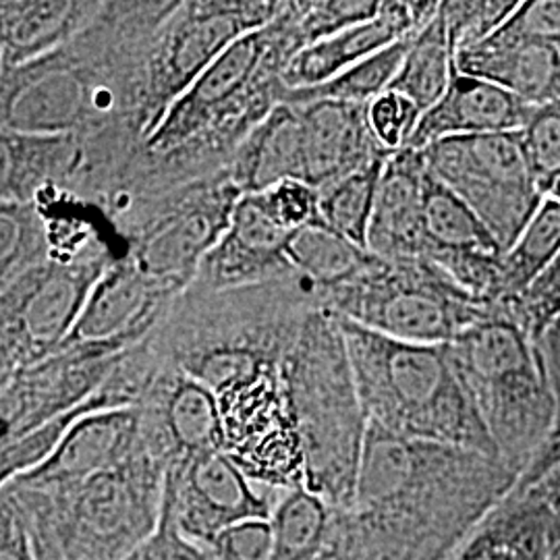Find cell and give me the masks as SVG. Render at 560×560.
<instances>
[{
  "label": "cell",
  "mask_w": 560,
  "mask_h": 560,
  "mask_svg": "<svg viewBox=\"0 0 560 560\" xmlns=\"http://www.w3.org/2000/svg\"><path fill=\"white\" fill-rule=\"evenodd\" d=\"M441 2H382L374 20L305 46L282 73L284 90H310L421 30L439 13Z\"/></svg>",
  "instance_id": "ffe728a7"
},
{
  "label": "cell",
  "mask_w": 560,
  "mask_h": 560,
  "mask_svg": "<svg viewBox=\"0 0 560 560\" xmlns=\"http://www.w3.org/2000/svg\"><path fill=\"white\" fill-rule=\"evenodd\" d=\"M303 131L305 183L324 189L363 166L393 156L374 138L368 106L339 101L293 104Z\"/></svg>",
  "instance_id": "44dd1931"
},
{
  "label": "cell",
  "mask_w": 560,
  "mask_h": 560,
  "mask_svg": "<svg viewBox=\"0 0 560 560\" xmlns=\"http://www.w3.org/2000/svg\"><path fill=\"white\" fill-rule=\"evenodd\" d=\"M548 198H555V200L560 201V179L557 180V185L552 187V191H550V196Z\"/></svg>",
  "instance_id": "f907efd6"
},
{
  "label": "cell",
  "mask_w": 560,
  "mask_h": 560,
  "mask_svg": "<svg viewBox=\"0 0 560 560\" xmlns=\"http://www.w3.org/2000/svg\"><path fill=\"white\" fill-rule=\"evenodd\" d=\"M546 560H560V520H557V517H555L552 525H550Z\"/></svg>",
  "instance_id": "c3c4849f"
},
{
  "label": "cell",
  "mask_w": 560,
  "mask_h": 560,
  "mask_svg": "<svg viewBox=\"0 0 560 560\" xmlns=\"http://www.w3.org/2000/svg\"><path fill=\"white\" fill-rule=\"evenodd\" d=\"M448 349L499 457L523 476L560 413L540 347L501 314L463 330Z\"/></svg>",
  "instance_id": "ba28073f"
},
{
  "label": "cell",
  "mask_w": 560,
  "mask_h": 560,
  "mask_svg": "<svg viewBox=\"0 0 560 560\" xmlns=\"http://www.w3.org/2000/svg\"><path fill=\"white\" fill-rule=\"evenodd\" d=\"M416 34L395 42L381 52L361 60L351 69L342 71L335 80L326 81L310 90H284L280 102L307 104L316 101H339L368 106L370 102L376 101L384 92L390 90L393 81L399 75L400 65L407 57Z\"/></svg>",
  "instance_id": "d6a6232c"
},
{
  "label": "cell",
  "mask_w": 560,
  "mask_h": 560,
  "mask_svg": "<svg viewBox=\"0 0 560 560\" xmlns=\"http://www.w3.org/2000/svg\"><path fill=\"white\" fill-rule=\"evenodd\" d=\"M300 50L295 2H287L277 20L235 42L168 106L102 203L127 241L180 189L226 173L241 141L280 104L282 73Z\"/></svg>",
  "instance_id": "7a4b0ae2"
},
{
  "label": "cell",
  "mask_w": 560,
  "mask_h": 560,
  "mask_svg": "<svg viewBox=\"0 0 560 560\" xmlns=\"http://www.w3.org/2000/svg\"><path fill=\"white\" fill-rule=\"evenodd\" d=\"M335 509L307 488L282 492L272 511L270 560H318L330 540Z\"/></svg>",
  "instance_id": "4dcf8cb0"
},
{
  "label": "cell",
  "mask_w": 560,
  "mask_h": 560,
  "mask_svg": "<svg viewBox=\"0 0 560 560\" xmlns=\"http://www.w3.org/2000/svg\"><path fill=\"white\" fill-rule=\"evenodd\" d=\"M241 196L229 173L180 189L129 237L127 260L180 295L226 231Z\"/></svg>",
  "instance_id": "5bb4252c"
},
{
  "label": "cell",
  "mask_w": 560,
  "mask_h": 560,
  "mask_svg": "<svg viewBox=\"0 0 560 560\" xmlns=\"http://www.w3.org/2000/svg\"><path fill=\"white\" fill-rule=\"evenodd\" d=\"M256 196L261 208L282 229L295 233L305 226L320 224V189L300 179L282 180Z\"/></svg>",
  "instance_id": "ab89813d"
},
{
  "label": "cell",
  "mask_w": 560,
  "mask_h": 560,
  "mask_svg": "<svg viewBox=\"0 0 560 560\" xmlns=\"http://www.w3.org/2000/svg\"><path fill=\"white\" fill-rule=\"evenodd\" d=\"M0 560H40L15 506L0 499Z\"/></svg>",
  "instance_id": "f6af8a7d"
},
{
  "label": "cell",
  "mask_w": 560,
  "mask_h": 560,
  "mask_svg": "<svg viewBox=\"0 0 560 560\" xmlns=\"http://www.w3.org/2000/svg\"><path fill=\"white\" fill-rule=\"evenodd\" d=\"M46 240L32 201H0V284L46 264Z\"/></svg>",
  "instance_id": "e575fe53"
},
{
  "label": "cell",
  "mask_w": 560,
  "mask_h": 560,
  "mask_svg": "<svg viewBox=\"0 0 560 560\" xmlns=\"http://www.w3.org/2000/svg\"><path fill=\"white\" fill-rule=\"evenodd\" d=\"M272 538L270 520L241 521L219 534L210 548L219 560H270Z\"/></svg>",
  "instance_id": "ee69618b"
},
{
  "label": "cell",
  "mask_w": 560,
  "mask_h": 560,
  "mask_svg": "<svg viewBox=\"0 0 560 560\" xmlns=\"http://www.w3.org/2000/svg\"><path fill=\"white\" fill-rule=\"evenodd\" d=\"M318 307L316 287L300 275L221 293L187 287L150 340L164 360L219 397L280 370Z\"/></svg>",
  "instance_id": "277c9868"
},
{
  "label": "cell",
  "mask_w": 560,
  "mask_h": 560,
  "mask_svg": "<svg viewBox=\"0 0 560 560\" xmlns=\"http://www.w3.org/2000/svg\"><path fill=\"white\" fill-rule=\"evenodd\" d=\"M277 501L224 451L177 460L166 469L162 504L187 538L208 546L241 521L270 520Z\"/></svg>",
  "instance_id": "2e32d148"
},
{
  "label": "cell",
  "mask_w": 560,
  "mask_h": 560,
  "mask_svg": "<svg viewBox=\"0 0 560 560\" xmlns=\"http://www.w3.org/2000/svg\"><path fill=\"white\" fill-rule=\"evenodd\" d=\"M175 0L104 2L78 38L0 73V125L27 136H148L143 75L150 42Z\"/></svg>",
  "instance_id": "3957f363"
},
{
  "label": "cell",
  "mask_w": 560,
  "mask_h": 560,
  "mask_svg": "<svg viewBox=\"0 0 560 560\" xmlns=\"http://www.w3.org/2000/svg\"><path fill=\"white\" fill-rule=\"evenodd\" d=\"M127 351L115 345L73 342L2 382V444L85 405L113 376Z\"/></svg>",
  "instance_id": "9a60e30c"
},
{
  "label": "cell",
  "mask_w": 560,
  "mask_h": 560,
  "mask_svg": "<svg viewBox=\"0 0 560 560\" xmlns=\"http://www.w3.org/2000/svg\"><path fill=\"white\" fill-rule=\"evenodd\" d=\"M305 455V488L335 511L351 506L368 418L339 320L314 310L282 363Z\"/></svg>",
  "instance_id": "52a82bcc"
},
{
  "label": "cell",
  "mask_w": 560,
  "mask_h": 560,
  "mask_svg": "<svg viewBox=\"0 0 560 560\" xmlns=\"http://www.w3.org/2000/svg\"><path fill=\"white\" fill-rule=\"evenodd\" d=\"M388 159L390 156L374 161L358 173L320 189L322 222L363 249H368L370 222L374 217L382 171Z\"/></svg>",
  "instance_id": "836d02e7"
},
{
  "label": "cell",
  "mask_w": 560,
  "mask_h": 560,
  "mask_svg": "<svg viewBox=\"0 0 560 560\" xmlns=\"http://www.w3.org/2000/svg\"><path fill=\"white\" fill-rule=\"evenodd\" d=\"M141 441V436H140ZM166 465L143 444L119 467L65 488L0 483L40 560H125L159 527Z\"/></svg>",
  "instance_id": "5b68a950"
},
{
  "label": "cell",
  "mask_w": 560,
  "mask_h": 560,
  "mask_svg": "<svg viewBox=\"0 0 560 560\" xmlns=\"http://www.w3.org/2000/svg\"><path fill=\"white\" fill-rule=\"evenodd\" d=\"M420 119V108L390 90L368 104L370 129L376 141L390 154H397L409 145Z\"/></svg>",
  "instance_id": "60d3db41"
},
{
  "label": "cell",
  "mask_w": 560,
  "mask_h": 560,
  "mask_svg": "<svg viewBox=\"0 0 560 560\" xmlns=\"http://www.w3.org/2000/svg\"><path fill=\"white\" fill-rule=\"evenodd\" d=\"M536 106L520 101L492 81L455 71L441 101L421 115L420 125L407 148L425 150L448 138L521 131Z\"/></svg>",
  "instance_id": "603a6c76"
},
{
  "label": "cell",
  "mask_w": 560,
  "mask_h": 560,
  "mask_svg": "<svg viewBox=\"0 0 560 560\" xmlns=\"http://www.w3.org/2000/svg\"><path fill=\"white\" fill-rule=\"evenodd\" d=\"M243 196L260 194L289 179L305 180L300 110L280 102L241 141L226 168Z\"/></svg>",
  "instance_id": "4316f807"
},
{
  "label": "cell",
  "mask_w": 560,
  "mask_h": 560,
  "mask_svg": "<svg viewBox=\"0 0 560 560\" xmlns=\"http://www.w3.org/2000/svg\"><path fill=\"white\" fill-rule=\"evenodd\" d=\"M110 266L108 260L46 261L0 284V384L59 351Z\"/></svg>",
  "instance_id": "7c38bea8"
},
{
  "label": "cell",
  "mask_w": 560,
  "mask_h": 560,
  "mask_svg": "<svg viewBox=\"0 0 560 560\" xmlns=\"http://www.w3.org/2000/svg\"><path fill=\"white\" fill-rule=\"evenodd\" d=\"M492 36L560 48V0L520 2L513 15Z\"/></svg>",
  "instance_id": "b9f144b4"
},
{
  "label": "cell",
  "mask_w": 560,
  "mask_h": 560,
  "mask_svg": "<svg viewBox=\"0 0 560 560\" xmlns=\"http://www.w3.org/2000/svg\"><path fill=\"white\" fill-rule=\"evenodd\" d=\"M138 409L141 444L166 467L224 451L217 395L166 360Z\"/></svg>",
  "instance_id": "e0dca14e"
},
{
  "label": "cell",
  "mask_w": 560,
  "mask_h": 560,
  "mask_svg": "<svg viewBox=\"0 0 560 560\" xmlns=\"http://www.w3.org/2000/svg\"><path fill=\"white\" fill-rule=\"evenodd\" d=\"M428 164L421 150L405 148L382 171L368 252L382 261L420 260L425 254L423 203Z\"/></svg>",
  "instance_id": "cb8c5ba5"
},
{
  "label": "cell",
  "mask_w": 560,
  "mask_h": 560,
  "mask_svg": "<svg viewBox=\"0 0 560 560\" xmlns=\"http://www.w3.org/2000/svg\"><path fill=\"white\" fill-rule=\"evenodd\" d=\"M140 409L98 411L81 418L48 459L13 480L34 488H65L115 469L140 451Z\"/></svg>",
  "instance_id": "7402d4cb"
},
{
  "label": "cell",
  "mask_w": 560,
  "mask_h": 560,
  "mask_svg": "<svg viewBox=\"0 0 560 560\" xmlns=\"http://www.w3.org/2000/svg\"><path fill=\"white\" fill-rule=\"evenodd\" d=\"M289 260L301 279L316 287L322 303L326 293L360 277L378 258L320 222L293 233Z\"/></svg>",
  "instance_id": "f1b7e54d"
},
{
  "label": "cell",
  "mask_w": 560,
  "mask_h": 560,
  "mask_svg": "<svg viewBox=\"0 0 560 560\" xmlns=\"http://www.w3.org/2000/svg\"><path fill=\"white\" fill-rule=\"evenodd\" d=\"M455 71L457 55L439 7V13L421 27L411 42L390 92L409 98L423 115L444 96Z\"/></svg>",
  "instance_id": "f546056e"
},
{
  "label": "cell",
  "mask_w": 560,
  "mask_h": 560,
  "mask_svg": "<svg viewBox=\"0 0 560 560\" xmlns=\"http://www.w3.org/2000/svg\"><path fill=\"white\" fill-rule=\"evenodd\" d=\"M382 2L374 0H320L295 2V25L303 48L326 40L347 27L374 20L381 13Z\"/></svg>",
  "instance_id": "74e56055"
},
{
  "label": "cell",
  "mask_w": 560,
  "mask_h": 560,
  "mask_svg": "<svg viewBox=\"0 0 560 560\" xmlns=\"http://www.w3.org/2000/svg\"><path fill=\"white\" fill-rule=\"evenodd\" d=\"M96 0H4L0 4V73L52 55L98 18Z\"/></svg>",
  "instance_id": "d4e9b609"
},
{
  "label": "cell",
  "mask_w": 560,
  "mask_h": 560,
  "mask_svg": "<svg viewBox=\"0 0 560 560\" xmlns=\"http://www.w3.org/2000/svg\"><path fill=\"white\" fill-rule=\"evenodd\" d=\"M540 349L560 402V326L555 328L546 339L541 340Z\"/></svg>",
  "instance_id": "bcb514c9"
},
{
  "label": "cell",
  "mask_w": 560,
  "mask_h": 560,
  "mask_svg": "<svg viewBox=\"0 0 560 560\" xmlns=\"http://www.w3.org/2000/svg\"><path fill=\"white\" fill-rule=\"evenodd\" d=\"M322 307L390 339L446 345L494 314L434 261L376 260L324 295Z\"/></svg>",
  "instance_id": "9c48e42d"
},
{
  "label": "cell",
  "mask_w": 560,
  "mask_h": 560,
  "mask_svg": "<svg viewBox=\"0 0 560 560\" xmlns=\"http://www.w3.org/2000/svg\"><path fill=\"white\" fill-rule=\"evenodd\" d=\"M125 560H219L208 544L187 538L171 511L162 504L161 521L154 534Z\"/></svg>",
  "instance_id": "7bdbcfd3"
},
{
  "label": "cell",
  "mask_w": 560,
  "mask_h": 560,
  "mask_svg": "<svg viewBox=\"0 0 560 560\" xmlns=\"http://www.w3.org/2000/svg\"><path fill=\"white\" fill-rule=\"evenodd\" d=\"M502 316L520 322L521 328L540 347L560 326V254L534 280L520 300L511 303Z\"/></svg>",
  "instance_id": "d590c367"
},
{
  "label": "cell",
  "mask_w": 560,
  "mask_h": 560,
  "mask_svg": "<svg viewBox=\"0 0 560 560\" xmlns=\"http://www.w3.org/2000/svg\"><path fill=\"white\" fill-rule=\"evenodd\" d=\"M224 453L261 490L280 497L305 488V455L282 368L217 397Z\"/></svg>",
  "instance_id": "4fadbf2b"
},
{
  "label": "cell",
  "mask_w": 560,
  "mask_h": 560,
  "mask_svg": "<svg viewBox=\"0 0 560 560\" xmlns=\"http://www.w3.org/2000/svg\"><path fill=\"white\" fill-rule=\"evenodd\" d=\"M177 298V293L148 279L125 258L113 264L96 282L65 345L101 342L131 349L156 330Z\"/></svg>",
  "instance_id": "d6986e66"
},
{
  "label": "cell",
  "mask_w": 560,
  "mask_h": 560,
  "mask_svg": "<svg viewBox=\"0 0 560 560\" xmlns=\"http://www.w3.org/2000/svg\"><path fill=\"white\" fill-rule=\"evenodd\" d=\"M337 320L368 423L407 439L457 444L499 457L460 382L448 342H405L339 316Z\"/></svg>",
  "instance_id": "8992f818"
},
{
  "label": "cell",
  "mask_w": 560,
  "mask_h": 560,
  "mask_svg": "<svg viewBox=\"0 0 560 560\" xmlns=\"http://www.w3.org/2000/svg\"><path fill=\"white\" fill-rule=\"evenodd\" d=\"M421 152L428 168L480 217L504 254L546 200L521 131L448 138Z\"/></svg>",
  "instance_id": "30bf717a"
},
{
  "label": "cell",
  "mask_w": 560,
  "mask_h": 560,
  "mask_svg": "<svg viewBox=\"0 0 560 560\" xmlns=\"http://www.w3.org/2000/svg\"><path fill=\"white\" fill-rule=\"evenodd\" d=\"M560 254V201L546 198L520 240L502 258L494 307L502 314Z\"/></svg>",
  "instance_id": "1f68e13d"
},
{
  "label": "cell",
  "mask_w": 560,
  "mask_h": 560,
  "mask_svg": "<svg viewBox=\"0 0 560 560\" xmlns=\"http://www.w3.org/2000/svg\"><path fill=\"white\" fill-rule=\"evenodd\" d=\"M532 490L538 492L541 499H546V501L548 499H560V463L555 465Z\"/></svg>",
  "instance_id": "7dc6e473"
},
{
  "label": "cell",
  "mask_w": 560,
  "mask_h": 560,
  "mask_svg": "<svg viewBox=\"0 0 560 560\" xmlns=\"http://www.w3.org/2000/svg\"><path fill=\"white\" fill-rule=\"evenodd\" d=\"M293 233L261 208L256 196H241L226 231L208 252L189 287L221 293L295 277L289 260Z\"/></svg>",
  "instance_id": "ac0fdd59"
},
{
  "label": "cell",
  "mask_w": 560,
  "mask_h": 560,
  "mask_svg": "<svg viewBox=\"0 0 560 560\" xmlns=\"http://www.w3.org/2000/svg\"><path fill=\"white\" fill-rule=\"evenodd\" d=\"M520 480L499 457L368 423L355 497L326 546L349 560H448Z\"/></svg>",
  "instance_id": "6da1fadb"
},
{
  "label": "cell",
  "mask_w": 560,
  "mask_h": 560,
  "mask_svg": "<svg viewBox=\"0 0 560 560\" xmlns=\"http://www.w3.org/2000/svg\"><path fill=\"white\" fill-rule=\"evenodd\" d=\"M465 75L492 81L532 106L560 101V48L490 36L457 55Z\"/></svg>",
  "instance_id": "484cf974"
},
{
  "label": "cell",
  "mask_w": 560,
  "mask_h": 560,
  "mask_svg": "<svg viewBox=\"0 0 560 560\" xmlns=\"http://www.w3.org/2000/svg\"><path fill=\"white\" fill-rule=\"evenodd\" d=\"M80 164L78 136H27L0 129V201H30L50 185L73 191Z\"/></svg>",
  "instance_id": "83f0119b"
},
{
  "label": "cell",
  "mask_w": 560,
  "mask_h": 560,
  "mask_svg": "<svg viewBox=\"0 0 560 560\" xmlns=\"http://www.w3.org/2000/svg\"><path fill=\"white\" fill-rule=\"evenodd\" d=\"M521 141L541 194L548 198L560 179V101L536 106L521 129Z\"/></svg>",
  "instance_id": "8d00e7d4"
},
{
  "label": "cell",
  "mask_w": 560,
  "mask_h": 560,
  "mask_svg": "<svg viewBox=\"0 0 560 560\" xmlns=\"http://www.w3.org/2000/svg\"><path fill=\"white\" fill-rule=\"evenodd\" d=\"M287 2L185 0L162 21L150 42L143 110L150 131L168 106L235 42L277 20ZM148 131V133H150ZM148 138V136H145Z\"/></svg>",
  "instance_id": "8fae6325"
},
{
  "label": "cell",
  "mask_w": 560,
  "mask_h": 560,
  "mask_svg": "<svg viewBox=\"0 0 560 560\" xmlns=\"http://www.w3.org/2000/svg\"><path fill=\"white\" fill-rule=\"evenodd\" d=\"M527 492H529V490H527ZM536 494H538V492H536ZM544 501H546V499H544ZM548 506H550V509H552V513H555V517H557V520H560V499H548Z\"/></svg>",
  "instance_id": "681fc988"
},
{
  "label": "cell",
  "mask_w": 560,
  "mask_h": 560,
  "mask_svg": "<svg viewBox=\"0 0 560 560\" xmlns=\"http://www.w3.org/2000/svg\"><path fill=\"white\" fill-rule=\"evenodd\" d=\"M520 2H441V13L448 30V38L459 55L467 48L488 40L504 21L513 15Z\"/></svg>",
  "instance_id": "f35d334b"
}]
</instances>
